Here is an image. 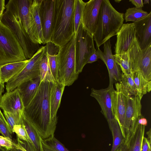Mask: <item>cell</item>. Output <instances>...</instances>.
<instances>
[{
	"instance_id": "obj_19",
	"label": "cell",
	"mask_w": 151,
	"mask_h": 151,
	"mask_svg": "<svg viewBox=\"0 0 151 151\" xmlns=\"http://www.w3.org/2000/svg\"><path fill=\"white\" fill-rule=\"evenodd\" d=\"M114 87L96 89L92 88L90 96L97 101L101 109V112L108 122L114 118L111 109V94Z\"/></svg>"
},
{
	"instance_id": "obj_26",
	"label": "cell",
	"mask_w": 151,
	"mask_h": 151,
	"mask_svg": "<svg viewBox=\"0 0 151 151\" xmlns=\"http://www.w3.org/2000/svg\"><path fill=\"white\" fill-rule=\"evenodd\" d=\"M132 74L133 79L137 89V95L142 99L143 95L150 91L151 81L145 79L138 71L133 72Z\"/></svg>"
},
{
	"instance_id": "obj_23",
	"label": "cell",
	"mask_w": 151,
	"mask_h": 151,
	"mask_svg": "<svg viewBox=\"0 0 151 151\" xmlns=\"http://www.w3.org/2000/svg\"><path fill=\"white\" fill-rule=\"evenodd\" d=\"M40 83V79L39 77L24 82L17 88L21 94L25 107L34 96Z\"/></svg>"
},
{
	"instance_id": "obj_8",
	"label": "cell",
	"mask_w": 151,
	"mask_h": 151,
	"mask_svg": "<svg viewBox=\"0 0 151 151\" xmlns=\"http://www.w3.org/2000/svg\"><path fill=\"white\" fill-rule=\"evenodd\" d=\"M46 52L45 46H41L29 59V61L23 69L6 83V91H12L22 83L40 77V63Z\"/></svg>"
},
{
	"instance_id": "obj_44",
	"label": "cell",
	"mask_w": 151,
	"mask_h": 151,
	"mask_svg": "<svg viewBox=\"0 0 151 151\" xmlns=\"http://www.w3.org/2000/svg\"><path fill=\"white\" fill-rule=\"evenodd\" d=\"M151 128H150L149 130L147 132V138L150 143L151 144Z\"/></svg>"
},
{
	"instance_id": "obj_13",
	"label": "cell",
	"mask_w": 151,
	"mask_h": 151,
	"mask_svg": "<svg viewBox=\"0 0 151 151\" xmlns=\"http://www.w3.org/2000/svg\"><path fill=\"white\" fill-rule=\"evenodd\" d=\"M103 0H90L85 2L81 23L84 28L93 35L96 28L99 12Z\"/></svg>"
},
{
	"instance_id": "obj_33",
	"label": "cell",
	"mask_w": 151,
	"mask_h": 151,
	"mask_svg": "<svg viewBox=\"0 0 151 151\" xmlns=\"http://www.w3.org/2000/svg\"><path fill=\"white\" fill-rule=\"evenodd\" d=\"M85 3L82 0H75L74 12L75 35H76L81 22L82 12Z\"/></svg>"
},
{
	"instance_id": "obj_6",
	"label": "cell",
	"mask_w": 151,
	"mask_h": 151,
	"mask_svg": "<svg viewBox=\"0 0 151 151\" xmlns=\"http://www.w3.org/2000/svg\"><path fill=\"white\" fill-rule=\"evenodd\" d=\"M26 60L23 50L17 40L0 19V66Z\"/></svg>"
},
{
	"instance_id": "obj_10",
	"label": "cell",
	"mask_w": 151,
	"mask_h": 151,
	"mask_svg": "<svg viewBox=\"0 0 151 151\" xmlns=\"http://www.w3.org/2000/svg\"><path fill=\"white\" fill-rule=\"evenodd\" d=\"M114 84L116 90L114 88L111 94L112 111L113 116L118 122L125 139L124 123L127 96L120 83L118 82Z\"/></svg>"
},
{
	"instance_id": "obj_42",
	"label": "cell",
	"mask_w": 151,
	"mask_h": 151,
	"mask_svg": "<svg viewBox=\"0 0 151 151\" xmlns=\"http://www.w3.org/2000/svg\"><path fill=\"white\" fill-rule=\"evenodd\" d=\"M137 122L138 124L146 126L147 124V119L141 114L138 119Z\"/></svg>"
},
{
	"instance_id": "obj_14",
	"label": "cell",
	"mask_w": 151,
	"mask_h": 151,
	"mask_svg": "<svg viewBox=\"0 0 151 151\" xmlns=\"http://www.w3.org/2000/svg\"><path fill=\"white\" fill-rule=\"evenodd\" d=\"M0 108L3 111L23 116L25 107L21 94L17 88L6 92L1 97Z\"/></svg>"
},
{
	"instance_id": "obj_21",
	"label": "cell",
	"mask_w": 151,
	"mask_h": 151,
	"mask_svg": "<svg viewBox=\"0 0 151 151\" xmlns=\"http://www.w3.org/2000/svg\"><path fill=\"white\" fill-rule=\"evenodd\" d=\"M65 86L56 82L50 83V105L51 117L53 119L58 120L57 114L60 107L61 98Z\"/></svg>"
},
{
	"instance_id": "obj_47",
	"label": "cell",
	"mask_w": 151,
	"mask_h": 151,
	"mask_svg": "<svg viewBox=\"0 0 151 151\" xmlns=\"http://www.w3.org/2000/svg\"><path fill=\"white\" fill-rule=\"evenodd\" d=\"M0 151H7L3 147H0Z\"/></svg>"
},
{
	"instance_id": "obj_36",
	"label": "cell",
	"mask_w": 151,
	"mask_h": 151,
	"mask_svg": "<svg viewBox=\"0 0 151 151\" xmlns=\"http://www.w3.org/2000/svg\"><path fill=\"white\" fill-rule=\"evenodd\" d=\"M6 120L10 126L12 131L14 126L20 124L22 120V116L19 115L3 111Z\"/></svg>"
},
{
	"instance_id": "obj_12",
	"label": "cell",
	"mask_w": 151,
	"mask_h": 151,
	"mask_svg": "<svg viewBox=\"0 0 151 151\" xmlns=\"http://www.w3.org/2000/svg\"><path fill=\"white\" fill-rule=\"evenodd\" d=\"M142 99L138 96H127L124 129L126 136L134 128L141 115Z\"/></svg>"
},
{
	"instance_id": "obj_45",
	"label": "cell",
	"mask_w": 151,
	"mask_h": 151,
	"mask_svg": "<svg viewBox=\"0 0 151 151\" xmlns=\"http://www.w3.org/2000/svg\"><path fill=\"white\" fill-rule=\"evenodd\" d=\"M4 88L2 87L1 86V77L0 74V98L1 97V93L2 92L3 90V89ZM1 112V111L0 108V112Z\"/></svg>"
},
{
	"instance_id": "obj_46",
	"label": "cell",
	"mask_w": 151,
	"mask_h": 151,
	"mask_svg": "<svg viewBox=\"0 0 151 151\" xmlns=\"http://www.w3.org/2000/svg\"><path fill=\"white\" fill-rule=\"evenodd\" d=\"M143 4H149V0H144V2H143Z\"/></svg>"
},
{
	"instance_id": "obj_2",
	"label": "cell",
	"mask_w": 151,
	"mask_h": 151,
	"mask_svg": "<svg viewBox=\"0 0 151 151\" xmlns=\"http://www.w3.org/2000/svg\"><path fill=\"white\" fill-rule=\"evenodd\" d=\"M5 8L1 21L13 32L21 46L26 59H29L41 46L32 41L26 31L29 27L28 10L16 0H9Z\"/></svg>"
},
{
	"instance_id": "obj_49",
	"label": "cell",
	"mask_w": 151,
	"mask_h": 151,
	"mask_svg": "<svg viewBox=\"0 0 151 151\" xmlns=\"http://www.w3.org/2000/svg\"><path fill=\"white\" fill-rule=\"evenodd\" d=\"M0 134H1V131H0Z\"/></svg>"
},
{
	"instance_id": "obj_25",
	"label": "cell",
	"mask_w": 151,
	"mask_h": 151,
	"mask_svg": "<svg viewBox=\"0 0 151 151\" xmlns=\"http://www.w3.org/2000/svg\"><path fill=\"white\" fill-rule=\"evenodd\" d=\"M22 121L35 151H44L42 142V139L36 129L23 115Z\"/></svg>"
},
{
	"instance_id": "obj_43",
	"label": "cell",
	"mask_w": 151,
	"mask_h": 151,
	"mask_svg": "<svg viewBox=\"0 0 151 151\" xmlns=\"http://www.w3.org/2000/svg\"><path fill=\"white\" fill-rule=\"evenodd\" d=\"M5 1L4 0H0V19L3 14L5 8Z\"/></svg>"
},
{
	"instance_id": "obj_30",
	"label": "cell",
	"mask_w": 151,
	"mask_h": 151,
	"mask_svg": "<svg viewBox=\"0 0 151 151\" xmlns=\"http://www.w3.org/2000/svg\"><path fill=\"white\" fill-rule=\"evenodd\" d=\"M42 142L44 151H70L54 135L42 139Z\"/></svg>"
},
{
	"instance_id": "obj_4",
	"label": "cell",
	"mask_w": 151,
	"mask_h": 151,
	"mask_svg": "<svg viewBox=\"0 0 151 151\" xmlns=\"http://www.w3.org/2000/svg\"><path fill=\"white\" fill-rule=\"evenodd\" d=\"M124 14L116 11L109 1L103 0L100 9L95 32L93 35L96 47L116 35L123 24Z\"/></svg>"
},
{
	"instance_id": "obj_35",
	"label": "cell",
	"mask_w": 151,
	"mask_h": 151,
	"mask_svg": "<svg viewBox=\"0 0 151 151\" xmlns=\"http://www.w3.org/2000/svg\"><path fill=\"white\" fill-rule=\"evenodd\" d=\"M0 130L4 137L12 139L13 132L12 129L1 112H0Z\"/></svg>"
},
{
	"instance_id": "obj_28",
	"label": "cell",
	"mask_w": 151,
	"mask_h": 151,
	"mask_svg": "<svg viewBox=\"0 0 151 151\" xmlns=\"http://www.w3.org/2000/svg\"><path fill=\"white\" fill-rule=\"evenodd\" d=\"M132 73L125 74L122 73L120 83L125 93L127 96H137L138 94L137 89L133 78Z\"/></svg>"
},
{
	"instance_id": "obj_20",
	"label": "cell",
	"mask_w": 151,
	"mask_h": 151,
	"mask_svg": "<svg viewBox=\"0 0 151 151\" xmlns=\"http://www.w3.org/2000/svg\"><path fill=\"white\" fill-rule=\"evenodd\" d=\"M42 0H34L30 7V21L33 42L40 45L45 44L40 18V8Z\"/></svg>"
},
{
	"instance_id": "obj_11",
	"label": "cell",
	"mask_w": 151,
	"mask_h": 151,
	"mask_svg": "<svg viewBox=\"0 0 151 151\" xmlns=\"http://www.w3.org/2000/svg\"><path fill=\"white\" fill-rule=\"evenodd\" d=\"M103 44V52L101 50L100 51V59L105 64L108 69L109 77L108 87H112L113 84L121 82L122 72L112 54L110 39Z\"/></svg>"
},
{
	"instance_id": "obj_34",
	"label": "cell",
	"mask_w": 151,
	"mask_h": 151,
	"mask_svg": "<svg viewBox=\"0 0 151 151\" xmlns=\"http://www.w3.org/2000/svg\"><path fill=\"white\" fill-rule=\"evenodd\" d=\"M12 132L13 133L14 132L16 134L17 139L26 142L32 145L24 125L23 123L22 120L20 124L15 125L14 126Z\"/></svg>"
},
{
	"instance_id": "obj_31",
	"label": "cell",
	"mask_w": 151,
	"mask_h": 151,
	"mask_svg": "<svg viewBox=\"0 0 151 151\" xmlns=\"http://www.w3.org/2000/svg\"><path fill=\"white\" fill-rule=\"evenodd\" d=\"M113 56L116 62L122 71V73L125 74L132 73L128 51L120 54H115Z\"/></svg>"
},
{
	"instance_id": "obj_41",
	"label": "cell",
	"mask_w": 151,
	"mask_h": 151,
	"mask_svg": "<svg viewBox=\"0 0 151 151\" xmlns=\"http://www.w3.org/2000/svg\"><path fill=\"white\" fill-rule=\"evenodd\" d=\"M136 8H142L143 7L142 0H130L129 1Z\"/></svg>"
},
{
	"instance_id": "obj_3",
	"label": "cell",
	"mask_w": 151,
	"mask_h": 151,
	"mask_svg": "<svg viewBox=\"0 0 151 151\" xmlns=\"http://www.w3.org/2000/svg\"><path fill=\"white\" fill-rule=\"evenodd\" d=\"M75 0H55L50 41L60 47L75 35L74 12Z\"/></svg>"
},
{
	"instance_id": "obj_22",
	"label": "cell",
	"mask_w": 151,
	"mask_h": 151,
	"mask_svg": "<svg viewBox=\"0 0 151 151\" xmlns=\"http://www.w3.org/2000/svg\"><path fill=\"white\" fill-rule=\"evenodd\" d=\"M29 60L7 63L0 66L1 85L4 88V83L18 74L24 68Z\"/></svg>"
},
{
	"instance_id": "obj_37",
	"label": "cell",
	"mask_w": 151,
	"mask_h": 151,
	"mask_svg": "<svg viewBox=\"0 0 151 151\" xmlns=\"http://www.w3.org/2000/svg\"><path fill=\"white\" fill-rule=\"evenodd\" d=\"M17 143L9 137L0 135V147H3L7 151H9Z\"/></svg>"
},
{
	"instance_id": "obj_27",
	"label": "cell",
	"mask_w": 151,
	"mask_h": 151,
	"mask_svg": "<svg viewBox=\"0 0 151 151\" xmlns=\"http://www.w3.org/2000/svg\"><path fill=\"white\" fill-rule=\"evenodd\" d=\"M108 123L113 137V144L111 151H115L124 142L125 139L119 124L115 118Z\"/></svg>"
},
{
	"instance_id": "obj_32",
	"label": "cell",
	"mask_w": 151,
	"mask_h": 151,
	"mask_svg": "<svg viewBox=\"0 0 151 151\" xmlns=\"http://www.w3.org/2000/svg\"><path fill=\"white\" fill-rule=\"evenodd\" d=\"M149 14L142 8H129L124 14V19L126 22L132 21L134 22L147 17Z\"/></svg>"
},
{
	"instance_id": "obj_9",
	"label": "cell",
	"mask_w": 151,
	"mask_h": 151,
	"mask_svg": "<svg viewBox=\"0 0 151 151\" xmlns=\"http://www.w3.org/2000/svg\"><path fill=\"white\" fill-rule=\"evenodd\" d=\"M127 51L132 72L138 71L145 79L151 81V46L141 50L135 38Z\"/></svg>"
},
{
	"instance_id": "obj_15",
	"label": "cell",
	"mask_w": 151,
	"mask_h": 151,
	"mask_svg": "<svg viewBox=\"0 0 151 151\" xmlns=\"http://www.w3.org/2000/svg\"><path fill=\"white\" fill-rule=\"evenodd\" d=\"M55 0H42L39 14L45 44L50 41Z\"/></svg>"
},
{
	"instance_id": "obj_1",
	"label": "cell",
	"mask_w": 151,
	"mask_h": 151,
	"mask_svg": "<svg viewBox=\"0 0 151 151\" xmlns=\"http://www.w3.org/2000/svg\"><path fill=\"white\" fill-rule=\"evenodd\" d=\"M50 88V83L41 82L34 96L25 107L23 114L43 139L54 135L58 122V120L51 117Z\"/></svg>"
},
{
	"instance_id": "obj_24",
	"label": "cell",
	"mask_w": 151,
	"mask_h": 151,
	"mask_svg": "<svg viewBox=\"0 0 151 151\" xmlns=\"http://www.w3.org/2000/svg\"><path fill=\"white\" fill-rule=\"evenodd\" d=\"M46 44V52L50 71L55 81L58 82V54L60 47L51 41Z\"/></svg>"
},
{
	"instance_id": "obj_5",
	"label": "cell",
	"mask_w": 151,
	"mask_h": 151,
	"mask_svg": "<svg viewBox=\"0 0 151 151\" xmlns=\"http://www.w3.org/2000/svg\"><path fill=\"white\" fill-rule=\"evenodd\" d=\"M75 40L74 35L70 41L60 48L58 54V82L65 86L71 85L79 75L76 70Z\"/></svg>"
},
{
	"instance_id": "obj_16",
	"label": "cell",
	"mask_w": 151,
	"mask_h": 151,
	"mask_svg": "<svg viewBox=\"0 0 151 151\" xmlns=\"http://www.w3.org/2000/svg\"><path fill=\"white\" fill-rule=\"evenodd\" d=\"M116 35L115 54L119 55L126 52L135 39V29L134 22L123 24Z\"/></svg>"
},
{
	"instance_id": "obj_38",
	"label": "cell",
	"mask_w": 151,
	"mask_h": 151,
	"mask_svg": "<svg viewBox=\"0 0 151 151\" xmlns=\"http://www.w3.org/2000/svg\"><path fill=\"white\" fill-rule=\"evenodd\" d=\"M97 48V50L96 49L94 52L90 56L86 64L92 63L96 61L98 59H100V49L99 47Z\"/></svg>"
},
{
	"instance_id": "obj_48",
	"label": "cell",
	"mask_w": 151,
	"mask_h": 151,
	"mask_svg": "<svg viewBox=\"0 0 151 151\" xmlns=\"http://www.w3.org/2000/svg\"><path fill=\"white\" fill-rule=\"evenodd\" d=\"M114 1L116 3H119L121 1V0H114Z\"/></svg>"
},
{
	"instance_id": "obj_17",
	"label": "cell",
	"mask_w": 151,
	"mask_h": 151,
	"mask_svg": "<svg viewBox=\"0 0 151 151\" xmlns=\"http://www.w3.org/2000/svg\"><path fill=\"white\" fill-rule=\"evenodd\" d=\"M145 127V126L138 124L137 121L134 129L126 136L124 142L115 151H141Z\"/></svg>"
},
{
	"instance_id": "obj_7",
	"label": "cell",
	"mask_w": 151,
	"mask_h": 151,
	"mask_svg": "<svg viewBox=\"0 0 151 151\" xmlns=\"http://www.w3.org/2000/svg\"><path fill=\"white\" fill-rule=\"evenodd\" d=\"M75 36L76 70L79 74L96 49L93 35L84 28L81 22Z\"/></svg>"
},
{
	"instance_id": "obj_18",
	"label": "cell",
	"mask_w": 151,
	"mask_h": 151,
	"mask_svg": "<svg viewBox=\"0 0 151 151\" xmlns=\"http://www.w3.org/2000/svg\"><path fill=\"white\" fill-rule=\"evenodd\" d=\"M134 23L135 38L141 49L151 46V12L147 16Z\"/></svg>"
},
{
	"instance_id": "obj_40",
	"label": "cell",
	"mask_w": 151,
	"mask_h": 151,
	"mask_svg": "<svg viewBox=\"0 0 151 151\" xmlns=\"http://www.w3.org/2000/svg\"><path fill=\"white\" fill-rule=\"evenodd\" d=\"M141 151H151V143L147 138L145 137L142 141Z\"/></svg>"
},
{
	"instance_id": "obj_29",
	"label": "cell",
	"mask_w": 151,
	"mask_h": 151,
	"mask_svg": "<svg viewBox=\"0 0 151 151\" xmlns=\"http://www.w3.org/2000/svg\"><path fill=\"white\" fill-rule=\"evenodd\" d=\"M39 68L41 82H56L50 71L46 52L40 62Z\"/></svg>"
},
{
	"instance_id": "obj_39",
	"label": "cell",
	"mask_w": 151,
	"mask_h": 151,
	"mask_svg": "<svg viewBox=\"0 0 151 151\" xmlns=\"http://www.w3.org/2000/svg\"><path fill=\"white\" fill-rule=\"evenodd\" d=\"M9 151H35L34 148L29 145H27L24 147L18 145L17 143Z\"/></svg>"
}]
</instances>
